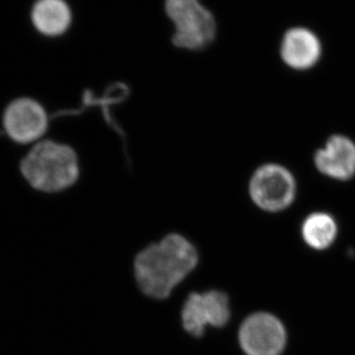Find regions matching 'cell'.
<instances>
[{
    "label": "cell",
    "mask_w": 355,
    "mask_h": 355,
    "mask_svg": "<svg viewBox=\"0 0 355 355\" xmlns=\"http://www.w3.org/2000/svg\"><path fill=\"white\" fill-rule=\"evenodd\" d=\"M197 263V250L193 244L183 236L172 233L137 254L135 275L144 293L163 299L170 295Z\"/></svg>",
    "instance_id": "obj_1"
},
{
    "label": "cell",
    "mask_w": 355,
    "mask_h": 355,
    "mask_svg": "<svg viewBox=\"0 0 355 355\" xmlns=\"http://www.w3.org/2000/svg\"><path fill=\"white\" fill-rule=\"evenodd\" d=\"M21 171L35 190L57 193L69 190L79 181L80 161L69 144L41 140L23 159Z\"/></svg>",
    "instance_id": "obj_2"
},
{
    "label": "cell",
    "mask_w": 355,
    "mask_h": 355,
    "mask_svg": "<svg viewBox=\"0 0 355 355\" xmlns=\"http://www.w3.org/2000/svg\"><path fill=\"white\" fill-rule=\"evenodd\" d=\"M165 12L174 24L172 43L177 48L202 51L216 40V18L200 0H165Z\"/></svg>",
    "instance_id": "obj_3"
},
{
    "label": "cell",
    "mask_w": 355,
    "mask_h": 355,
    "mask_svg": "<svg viewBox=\"0 0 355 355\" xmlns=\"http://www.w3.org/2000/svg\"><path fill=\"white\" fill-rule=\"evenodd\" d=\"M248 191L252 202L259 209L279 212L293 203L297 184L293 174L284 166L268 163L253 173Z\"/></svg>",
    "instance_id": "obj_4"
},
{
    "label": "cell",
    "mask_w": 355,
    "mask_h": 355,
    "mask_svg": "<svg viewBox=\"0 0 355 355\" xmlns=\"http://www.w3.org/2000/svg\"><path fill=\"white\" fill-rule=\"evenodd\" d=\"M7 135L19 144H38L49 128V116L39 102L21 98L9 105L3 118Z\"/></svg>",
    "instance_id": "obj_5"
},
{
    "label": "cell",
    "mask_w": 355,
    "mask_h": 355,
    "mask_svg": "<svg viewBox=\"0 0 355 355\" xmlns=\"http://www.w3.org/2000/svg\"><path fill=\"white\" fill-rule=\"evenodd\" d=\"M239 340L248 355H279L286 345V330L272 315L258 313L243 323Z\"/></svg>",
    "instance_id": "obj_6"
},
{
    "label": "cell",
    "mask_w": 355,
    "mask_h": 355,
    "mask_svg": "<svg viewBox=\"0 0 355 355\" xmlns=\"http://www.w3.org/2000/svg\"><path fill=\"white\" fill-rule=\"evenodd\" d=\"M230 317L228 298L218 291L191 293L184 305L182 319L184 329L196 336H202L207 324L222 327Z\"/></svg>",
    "instance_id": "obj_7"
},
{
    "label": "cell",
    "mask_w": 355,
    "mask_h": 355,
    "mask_svg": "<svg viewBox=\"0 0 355 355\" xmlns=\"http://www.w3.org/2000/svg\"><path fill=\"white\" fill-rule=\"evenodd\" d=\"M315 166L324 176L347 181L355 175V144L343 135H331L315 153Z\"/></svg>",
    "instance_id": "obj_8"
},
{
    "label": "cell",
    "mask_w": 355,
    "mask_h": 355,
    "mask_svg": "<svg viewBox=\"0 0 355 355\" xmlns=\"http://www.w3.org/2000/svg\"><path fill=\"white\" fill-rule=\"evenodd\" d=\"M322 55V44L317 35L306 28L288 30L282 39L280 57L292 69L307 70L316 65Z\"/></svg>",
    "instance_id": "obj_9"
},
{
    "label": "cell",
    "mask_w": 355,
    "mask_h": 355,
    "mask_svg": "<svg viewBox=\"0 0 355 355\" xmlns=\"http://www.w3.org/2000/svg\"><path fill=\"white\" fill-rule=\"evenodd\" d=\"M32 21L44 36H62L71 25V9L64 0H38L32 10Z\"/></svg>",
    "instance_id": "obj_10"
},
{
    "label": "cell",
    "mask_w": 355,
    "mask_h": 355,
    "mask_svg": "<svg viewBox=\"0 0 355 355\" xmlns=\"http://www.w3.org/2000/svg\"><path fill=\"white\" fill-rule=\"evenodd\" d=\"M338 234L336 220L326 212L310 214L302 224L303 239L310 247L324 250L330 247Z\"/></svg>",
    "instance_id": "obj_11"
}]
</instances>
